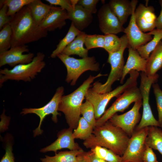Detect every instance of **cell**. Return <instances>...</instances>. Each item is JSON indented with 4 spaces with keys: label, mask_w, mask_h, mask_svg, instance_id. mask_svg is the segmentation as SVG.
Segmentation results:
<instances>
[{
    "label": "cell",
    "mask_w": 162,
    "mask_h": 162,
    "mask_svg": "<svg viewBox=\"0 0 162 162\" xmlns=\"http://www.w3.org/2000/svg\"><path fill=\"white\" fill-rule=\"evenodd\" d=\"M9 23L12 30L11 47L37 41L46 37L48 31L34 20L28 5L11 17Z\"/></svg>",
    "instance_id": "cell-1"
},
{
    "label": "cell",
    "mask_w": 162,
    "mask_h": 162,
    "mask_svg": "<svg viewBox=\"0 0 162 162\" xmlns=\"http://www.w3.org/2000/svg\"><path fill=\"white\" fill-rule=\"evenodd\" d=\"M130 137L122 129L108 121L101 125L96 126L91 136L83 142L87 148L101 146L122 156L127 147Z\"/></svg>",
    "instance_id": "cell-2"
},
{
    "label": "cell",
    "mask_w": 162,
    "mask_h": 162,
    "mask_svg": "<svg viewBox=\"0 0 162 162\" xmlns=\"http://www.w3.org/2000/svg\"><path fill=\"white\" fill-rule=\"evenodd\" d=\"M107 75L100 73L95 76L90 75L74 91L62 96L59 105L58 111L62 112L64 115L69 128L75 129L78 125L81 117V106L91 84L97 78Z\"/></svg>",
    "instance_id": "cell-3"
},
{
    "label": "cell",
    "mask_w": 162,
    "mask_h": 162,
    "mask_svg": "<svg viewBox=\"0 0 162 162\" xmlns=\"http://www.w3.org/2000/svg\"><path fill=\"white\" fill-rule=\"evenodd\" d=\"M129 74V77L124 83L110 92L99 93L92 88L88 89L85 98L92 104L94 109L96 119H98L103 115L107 105L112 98L114 97L118 98L127 90L137 86L139 72L132 70Z\"/></svg>",
    "instance_id": "cell-4"
},
{
    "label": "cell",
    "mask_w": 162,
    "mask_h": 162,
    "mask_svg": "<svg viewBox=\"0 0 162 162\" xmlns=\"http://www.w3.org/2000/svg\"><path fill=\"white\" fill-rule=\"evenodd\" d=\"M45 54L38 52L31 62L17 65L9 69L5 68L0 70V86L8 80L30 82L41 72L45 67Z\"/></svg>",
    "instance_id": "cell-5"
},
{
    "label": "cell",
    "mask_w": 162,
    "mask_h": 162,
    "mask_svg": "<svg viewBox=\"0 0 162 162\" xmlns=\"http://www.w3.org/2000/svg\"><path fill=\"white\" fill-rule=\"evenodd\" d=\"M122 45L117 51L109 53L107 62L111 66V69L106 81L104 84L99 81L95 82L92 89L99 93H104L112 91V86L116 81L120 80L124 66L123 53L125 49L128 48V39L125 36L121 37Z\"/></svg>",
    "instance_id": "cell-6"
},
{
    "label": "cell",
    "mask_w": 162,
    "mask_h": 162,
    "mask_svg": "<svg viewBox=\"0 0 162 162\" xmlns=\"http://www.w3.org/2000/svg\"><path fill=\"white\" fill-rule=\"evenodd\" d=\"M57 57L66 68V81L70 83L72 86L76 84L77 79L84 72L88 70L98 71L100 69L99 64L94 56L77 59L61 53Z\"/></svg>",
    "instance_id": "cell-7"
},
{
    "label": "cell",
    "mask_w": 162,
    "mask_h": 162,
    "mask_svg": "<svg viewBox=\"0 0 162 162\" xmlns=\"http://www.w3.org/2000/svg\"><path fill=\"white\" fill-rule=\"evenodd\" d=\"M140 75V83L139 88L142 99L143 111L142 116L135 130H139L146 127L154 126L160 127L158 121L154 117L149 103V96L151 87L158 81L159 75L149 77L144 72Z\"/></svg>",
    "instance_id": "cell-8"
},
{
    "label": "cell",
    "mask_w": 162,
    "mask_h": 162,
    "mask_svg": "<svg viewBox=\"0 0 162 162\" xmlns=\"http://www.w3.org/2000/svg\"><path fill=\"white\" fill-rule=\"evenodd\" d=\"M64 91V88L62 86H60L57 88L51 100L43 106L38 108H25L22 110L20 114L22 115L34 113L40 118L38 126L33 131L34 137L42 134L43 131L40 128L41 126L44 119L47 116L52 114V120L55 123L57 122L58 116L61 115L58 112L59 105Z\"/></svg>",
    "instance_id": "cell-9"
},
{
    "label": "cell",
    "mask_w": 162,
    "mask_h": 162,
    "mask_svg": "<svg viewBox=\"0 0 162 162\" xmlns=\"http://www.w3.org/2000/svg\"><path fill=\"white\" fill-rule=\"evenodd\" d=\"M142 99L140 89L137 86L127 90L117 98L100 118L96 120V126L102 125L117 112H123L132 103Z\"/></svg>",
    "instance_id": "cell-10"
},
{
    "label": "cell",
    "mask_w": 162,
    "mask_h": 162,
    "mask_svg": "<svg viewBox=\"0 0 162 162\" xmlns=\"http://www.w3.org/2000/svg\"><path fill=\"white\" fill-rule=\"evenodd\" d=\"M148 127L135 130L130 137L125 152L121 156L122 162H143L145 140Z\"/></svg>",
    "instance_id": "cell-11"
},
{
    "label": "cell",
    "mask_w": 162,
    "mask_h": 162,
    "mask_svg": "<svg viewBox=\"0 0 162 162\" xmlns=\"http://www.w3.org/2000/svg\"><path fill=\"white\" fill-rule=\"evenodd\" d=\"M142 105V99L135 102L132 108L127 112L120 115L116 113L108 121L130 137L141 118L139 111Z\"/></svg>",
    "instance_id": "cell-12"
},
{
    "label": "cell",
    "mask_w": 162,
    "mask_h": 162,
    "mask_svg": "<svg viewBox=\"0 0 162 162\" xmlns=\"http://www.w3.org/2000/svg\"><path fill=\"white\" fill-rule=\"evenodd\" d=\"M138 1L132 0L131 2L133 10L130 18L128 26L124 28V32L126 35L129 43V47L134 50L146 44L150 41L153 38L149 33L142 32L136 23L134 16V12Z\"/></svg>",
    "instance_id": "cell-13"
},
{
    "label": "cell",
    "mask_w": 162,
    "mask_h": 162,
    "mask_svg": "<svg viewBox=\"0 0 162 162\" xmlns=\"http://www.w3.org/2000/svg\"><path fill=\"white\" fill-rule=\"evenodd\" d=\"M100 31L105 34L124 32V28L111 10L109 3L101 7L98 14Z\"/></svg>",
    "instance_id": "cell-14"
},
{
    "label": "cell",
    "mask_w": 162,
    "mask_h": 162,
    "mask_svg": "<svg viewBox=\"0 0 162 162\" xmlns=\"http://www.w3.org/2000/svg\"><path fill=\"white\" fill-rule=\"evenodd\" d=\"M29 51L28 46L25 45L11 47L6 51L0 52V67L8 64L14 67L18 64L31 62L34 57V54L23 53Z\"/></svg>",
    "instance_id": "cell-15"
},
{
    "label": "cell",
    "mask_w": 162,
    "mask_h": 162,
    "mask_svg": "<svg viewBox=\"0 0 162 162\" xmlns=\"http://www.w3.org/2000/svg\"><path fill=\"white\" fill-rule=\"evenodd\" d=\"M152 6H145L140 3L134 12L135 22L140 29L143 32H151L156 28L157 18Z\"/></svg>",
    "instance_id": "cell-16"
},
{
    "label": "cell",
    "mask_w": 162,
    "mask_h": 162,
    "mask_svg": "<svg viewBox=\"0 0 162 162\" xmlns=\"http://www.w3.org/2000/svg\"><path fill=\"white\" fill-rule=\"evenodd\" d=\"M73 129L69 128L60 131L58 134V138L50 145L40 149L41 152L57 151L63 148H68L70 150H75L82 148L74 141Z\"/></svg>",
    "instance_id": "cell-17"
},
{
    "label": "cell",
    "mask_w": 162,
    "mask_h": 162,
    "mask_svg": "<svg viewBox=\"0 0 162 162\" xmlns=\"http://www.w3.org/2000/svg\"><path fill=\"white\" fill-rule=\"evenodd\" d=\"M68 19V12L61 7L52 6L47 15L39 24L41 28L49 31L61 29Z\"/></svg>",
    "instance_id": "cell-18"
},
{
    "label": "cell",
    "mask_w": 162,
    "mask_h": 162,
    "mask_svg": "<svg viewBox=\"0 0 162 162\" xmlns=\"http://www.w3.org/2000/svg\"><path fill=\"white\" fill-rule=\"evenodd\" d=\"M128 56L126 63L124 65L120 83L123 84L125 76L132 70L138 72H145L147 60L140 55L136 50L128 47Z\"/></svg>",
    "instance_id": "cell-19"
},
{
    "label": "cell",
    "mask_w": 162,
    "mask_h": 162,
    "mask_svg": "<svg viewBox=\"0 0 162 162\" xmlns=\"http://www.w3.org/2000/svg\"><path fill=\"white\" fill-rule=\"evenodd\" d=\"M67 12L68 19L81 32L88 27L92 21V14L78 4L76 5L73 10Z\"/></svg>",
    "instance_id": "cell-20"
},
{
    "label": "cell",
    "mask_w": 162,
    "mask_h": 162,
    "mask_svg": "<svg viewBox=\"0 0 162 162\" xmlns=\"http://www.w3.org/2000/svg\"><path fill=\"white\" fill-rule=\"evenodd\" d=\"M108 3L112 12L123 25L132 14L133 6L131 1L128 0H111Z\"/></svg>",
    "instance_id": "cell-21"
},
{
    "label": "cell",
    "mask_w": 162,
    "mask_h": 162,
    "mask_svg": "<svg viewBox=\"0 0 162 162\" xmlns=\"http://www.w3.org/2000/svg\"><path fill=\"white\" fill-rule=\"evenodd\" d=\"M145 73L148 76H153L162 68V43L161 41L147 59Z\"/></svg>",
    "instance_id": "cell-22"
},
{
    "label": "cell",
    "mask_w": 162,
    "mask_h": 162,
    "mask_svg": "<svg viewBox=\"0 0 162 162\" xmlns=\"http://www.w3.org/2000/svg\"><path fill=\"white\" fill-rule=\"evenodd\" d=\"M87 34L81 32L63 50L61 53L69 56L76 55L82 58L88 57V50L84 47Z\"/></svg>",
    "instance_id": "cell-23"
},
{
    "label": "cell",
    "mask_w": 162,
    "mask_h": 162,
    "mask_svg": "<svg viewBox=\"0 0 162 162\" xmlns=\"http://www.w3.org/2000/svg\"><path fill=\"white\" fill-rule=\"evenodd\" d=\"M27 5L34 20L39 25L52 7L44 3L40 0H33Z\"/></svg>",
    "instance_id": "cell-24"
},
{
    "label": "cell",
    "mask_w": 162,
    "mask_h": 162,
    "mask_svg": "<svg viewBox=\"0 0 162 162\" xmlns=\"http://www.w3.org/2000/svg\"><path fill=\"white\" fill-rule=\"evenodd\" d=\"M154 36L148 43L139 47L136 50L143 58L147 59L162 39V29H156L148 32Z\"/></svg>",
    "instance_id": "cell-25"
},
{
    "label": "cell",
    "mask_w": 162,
    "mask_h": 162,
    "mask_svg": "<svg viewBox=\"0 0 162 162\" xmlns=\"http://www.w3.org/2000/svg\"><path fill=\"white\" fill-rule=\"evenodd\" d=\"M84 152L82 149L60 152L53 156L46 155L40 160L42 162H76L77 156Z\"/></svg>",
    "instance_id": "cell-26"
},
{
    "label": "cell",
    "mask_w": 162,
    "mask_h": 162,
    "mask_svg": "<svg viewBox=\"0 0 162 162\" xmlns=\"http://www.w3.org/2000/svg\"><path fill=\"white\" fill-rule=\"evenodd\" d=\"M145 144L158 150L162 155V130L158 127H148Z\"/></svg>",
    "instance_id": "cell-27"
},
{
    "label": "cell",
    "mask_w": 162,
    "mask_h": 162,
    "mask_svg": "<svg viewBox=\"0 0 162 162\" xmlns=\"http://www.w3.org/2000/svg\"><path fill=\"white\" fill-rule=\"evenodd\" d=\"M81 31L79 30L71 23L70 26L66 35L60 41L56 48L52 52L50 57L55 58L62 53L64 48L70 44Z\"/></svg>",
    "instance_id": "cell-28"
},
{
    "label": "cell",
    "mask_w": 162,
    "mask_h": 162,
    "mask_svg": "<svg viewBox=\"0 0 162 162\" xmlns=\"http://www.w3.org/2000/svg\"><path fill=\"white\" fill-rule=\"evenodd\" d=\"M93 129V128L83 117H81L77 128L73 132V136L74 139L85 140L91 136Z\"/></svg>",
    "instance_id": "cell-29"
},
{
    "label": "cell",
    "mask_w": 162,
    "mask_h": 162,
    "mask_svg": "<svg viewBox=\"0 0 162 162\" xmlns=\"http://www.w3.org/2000/svg\"><path fill=\"white\" fill-rule=\"evenodd\" d=\"M99 158L108 162H122V157L118 155L112 151L105 147L96 146L91 149Z\"/></svg>",
    "instance_id": "cell-30"
},
{
    "label": "cell",
    "mask_w": 162,
    "mask_h": 162,
    "mask_svg": "<svg viewBox=\"0 0 162 162\" xmlns=\"http://www.w3.org/2000/svg\"><path fill=\"white\" fill-rule=\"evenodd\" d=\"M12 30L9 24L4 26L0 31V52L11 47Z\"/></svg>",
    "instance_id": "cell-31"
},
{
    "label": "cell",
    "mask_w": 162,
    "mask_h": 162,
    "mask_svg": "<svg viewBox=\"0 0 162 162\" xmlns=\"http://www.w3.org/2000/svg\"><path fill=\"white\" fill-rule=\"evenodd\" d=\"M104 49L108 53L116 52L120 48L122 45L121 39L115 34H105Z\"/></svg>",
    "instance_id": "cell-32"
},
{
    "label": "cell",
    "mask_w": 162,
    "mask_h": 162,
    "mask_svg": "<svg viewBox=\"0 0 162 162\" xmlns=\"http://www.w3.org/2000/svg\"><path fill=\"white\" fill-rule=\"evenodd\" d=\"M82 117L94 128L96 126V120L95 117L94 110L92 104L86 100L82 104L80 109Z\"/></svg>",
    "instance_id": "cell-33"
},
{
    "label": "cell",
    "mask_w": 162,
    "mask_h": 162,
    "mask_svg": "<svg viewBox=\"0 0 162 162\" xmlns=\"http://www.w3.org/2000/svg\"><path fill=\"white\" fill-rule=\"evenodd\" d=\"M33 0H3L8 7L7 14L12 17L23 7L29 4Z\"/></svg>",
    "instance_id": "cell-34"
},
{
    "label": "cell",
    "mask_w": 162,
    "mask_h": 162,
    "mask_svg": "<svg viewBox=\"0 0 162 162\" xmlns=\"http://www.w3.org/2000/svg\"><path fill=\"white\" fill-rule=\"evenodd\" d=\"M84 44L86 49L88 50L96 48H104V35L87 34Z\"/></svg>",
    "instance_id": "cell-35"
},
{
    "label": "cell",
    "mask_w": 162,
    "mask_h": 162,
    "mask_svg": "<svg viewBox=\"0 0 162 162\" xmlns=\"http://www.w3.org/2000/svg\"><path fill=\"white\" fill-rule=\"evenodd\" d=\"M158 113V121L162 128V90L156 83L152 85Z\"/></svg>",
    "instance_id": "cell-36"
},
{
    "label": "cell",
    "mask_w": 162,
    "mask_h": 162,
    "mask_svg": "<svg viewBox=\"0 0 162 162\" xmlns=\"http://www.w3.org/2000/svg\"><path fill=\"white\" fill-rule=\"evenodd\" d=\"M0 30L5 25L9 24L11 19V17L9 16L7 14L8 7L7 5L4 3L3 0H0Z\"/></svg>",
    "instance_id": "cell-37"
},
{
    "label": "cell",
    "mask_w": 162,
    "mask_h": 162,
    "mask_svg": "<svg viewBox=\"0 0 162 162\" xmlns=\"http://www.w3.org/2000/svg\"><path fill=\"white\" fill-rule=\"evenodd\" d=\"M99 1L98 0H79L77 4L92 14L97 12L96 4Z\"/></svg>",
    "instance_id": "cell-38"
},
{
    "label": "cell",
    "mask_w": 162,
    "mask_h": 162,
    "mask_svg": "<svg viewBox=\"0 0 162 162\" xmlns=\"http://www.w3.org/2000/svg\"><path fill=\"white\" fill-rule=\"evenodd\" d=\"M51 5H59L62 8L67 12L72 11L74 10L70 0H46Z\"/></svg>",
    "instance_id": "cell-39"
},
{
    "label": "cell",
    "mask_w": 162,
    "mask_h": 162,
    "mask_svg": "<svg viewBox=\"0 0 162 162\" xmlns=\"http://www.w3.org/2000/svg\"><path fill=\"white\" fill-rule=\"evenodd\" d=\"M143 156V162H159L157 160L155 154L151 147L145 144Z\"/></svg>",
    "instance_id": "cell-40"
},
{
    "label": "cell",
    "mask_w": 162,
    "mask_h": 162,
    "mask_svg": "<svg viewBox=\"0 0 162 162\" xmlns=\"http://www.w3.org/2000/svg\"><path fill=\"white\" fill-rule=\"evenodd\" d=\"M0 162H15L14 158L12 152V145L9 141H8L7 143L5 153Z\"/></svg>",
    "instance_id": "cell-41"
},
{
    "label": "cell",
    "mask_w": 162,
    "mask_h": 162,
    "mask_svg": "<svg viewBox=\"0 0 162 162\" xmlns=\"http://www.w3.org/2000/svg\"><path fill=\"white\" fill-rule=\"evenodd\" d=\"M1 121L0 122V131L2 132L6 130L9 125L10 118L7 116L5 114L4 110L0 116Z\"/></svg>",
    "instance_id": "cell-42"
},
{
    "label": "cell",
    "mask_w": 162,
    "mask_h": 162,
    "mask_svg": "<svg viewBox=\"0 0 162 162\" xmlns=\"http://www.w3.org/2000/svg\"><path fill=\"white\" fill-rule=\"evenodd\" d=\"M89 162H108L97 156L91 150L86 152Z\"/></svg>",
    "instance_id": "cell-43"
},
{
    "label": "cell",
    "mask_w": 162,
    "mask_h": 162,
    "mask_svg": "<svg viewBox=\"0 0 162 162\" xmlns=\"http://www.w3.org/2000/svg\"><path fill=\"white\" fill-rule=\"evenodd\" d=\"M159 2L161 7V10L159 16L157 18L155 26L156 28L162 29V0H159Z\"/></svg>",
    "instance_id": "cell-44"
},
{
    "label": "cell",
    "mask_w": 162,
    "mask_h": 162,
    "mask_svg": "<svg viewBox=\"0 0 162 162\" xmlns=\"http://www.w3.org/2000/svg\"><path fill=\"white\" fill-rule=\"evenodd\" d=\"M76 162H89L86 152L84 151L77 157Z\"/></svg>",
    "instance_id": "cell-45"
},
{
    "label": "cell",
    "mask_w": 162,
    "mask_h": 162,
    "mask_svg": "<svg viewBox=\"0 0 162 162\" xmlns=\"http://www.w3.org/2000/svg\"><path fill=\"white\" fill-rule=\"evenodd\" d=\"M79 0H70L72 6L74 9L78 2Z\"/></svg>",
    "instance_id": "cell-46"
},
{
    "label": "cell",
    "mask_w": 162,
    "mask_h": 162,
    "mask_svg": "<svg viewBox=\"0 0 162 162\" xmlns=\"http://www.w3.org/2000/svg\"></svg>",
    "instance_id": "cell-47"
}]
</instances>
